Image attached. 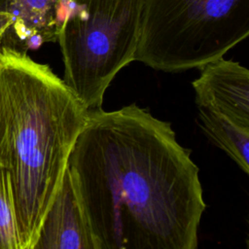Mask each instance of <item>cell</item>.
I'll return each mask as SVG.
<instances>
[{
  "mask_svg": "<svg viewBox=\"0 0 249 249\" xmlns=\"http://www.w3.org/2000/svg\"><path fill=\"white\" fill-rule=\"evenodd\" d=\"M249 35V0H144L134 61L181 72L223 57Z\"/></svg>",
  "mask_w": 249,
  "mask_h": 249,
  "instance_id": "cell-4",
  "label": "cell"
},
{
  "mask_svg": "<svg viewBox=\"0 0 249 249\" xmlns=\"http://www.w3.org/2000/svg\"><path fill=\"white\" fill-rule=\"evenodd\" d=\"M13 23L12 16L7 12L0 11V46L6 35V32L9 30Z\"/></svg>",
  "mask_w": 249,
  "mask_h": 249,
  "instance_id": "cell-10",
  "label": "cell"
},
{
  "mask_svg": "<svg viewBox=\"0 0 249 249\" xmlns=\"http://www.w3.org/2000/svg\"><path fill=\"white\" fill-rule=\"evenodd\" d=\"M0 249H20L8 172L0 167Z\"/></svg>",
  "mask_w": 249,
  "mask_h": 249,
  "instance_id": "cell-9",
  "label": "cell"
},
{
  "mask_svg": "<svg viewBox=\"0 0 249 249\" xmlns=\"http://www.w3.org/2000/svg\"><path fill=\"white\" fill-rule=\"evenodd\" d=\"M63 0H0V11L12 16L10 47L27 52L57 41Z\"/></svg>",
  "mask_w": 249,
  "mask_h": 249,
  "instance_id": "cell-7",
  "label": "cell"
},
{
  "mask_svg": "<svg viewBox=\"0 0 249 249\" xmlns=\"http://www.w3.org/2000/svg\"><path fill=\"white\" fill-rule=\"evenodd\" d=\"M198 69L199 75L192 84L197 107L249 128V70L224 56Z\"/></svg>",
  "mask_w": 249,
  "mask_h": 249,
  "instance_id": "cell-5",
  "label": "cell"
},
{
  "mask_svg": "<svg viewBox=\"0 0 249 249\" xmlns=\"http://www.w3.org/2000/svg\"><path fill=\"white\" fill-rule=\"evenodd\" d=\"M143 5L144 0L62 1V80L89 111L102 108L113 79L134 61Z\"/></svg>",
  "mask_w": 249,
  "mask_h": 249,
  "instance_id": "cell-3",
  "label": "cell"
},
{
  "mask_svg": "<svg viewBox=\"0 0 249 249\" xmlns=\"http://www.w3.org/2000/svg\"><path fill=\"white\" fill-rule=\"evenodd\" d=\"M34 249H97L68 168L45 216Z\"/></svg>",
  "mask_w": 249,
  "mask_h": 249,
  "instance_id": "cell-6",
  "label": "cell"
},
{
  "mask_svg": "<svg viewBox=\"0 0 249 249\" xmlns=\"http://www.w3.org/2000/svg\"><path fill=\"white\" fill-rule=\"evenodd\" d=\"M0 48H1V46H0Z\"/></svg>",
  "mask_w": 249,
  "mask_h": 249,
  "instance_id": "cell-11",
  "label": "cell"
},
{
  "mask_svg": "<svg viewBox=\"0 0 249 249\" xmlns=\"http://www.w3.org/2000/svg\"><path fill=\"white\" fill-rule=\"evenodd\" d=\"M89 112L48 64L1 46L0 167L10 177L20 249H34Z\"/></svg>",
  "mask_w": 249,
  "mask_h": 249,
  "instance_id": "cell-2",
  "label": "cell"
},
{
  "mask_svg": "<svg viewBox=\"0 0 249 249\" xmlns=\"http://www.w3.org/2000/svg\"><path fill=\"white\" fill-rule=\"evenodd\" d=\"M97 249H195L198 167L168 122L130 104L89 112L68 160Z\"/></svg>",
  "mask_w": 249,
  "mask_h": 249,
  "instance_id": "cell-1",
  "label": "cell"
},
{
  "mask_svg": "<svg viewBox=\"0 0 249 249\" xmlns=\"http://www.w3.org/2000/svg\"><path fill=\"white\" fill-rule=\"evenodd\" d=\"M198 108L199 125L206 136L245 172H249V128L241 127L207 108Z\"/></svg>",
  "mask_w": 249,
  "mask_h": 249,
  "instance_id": "cell-8",
  "label": "cell"
}]
</instances>
